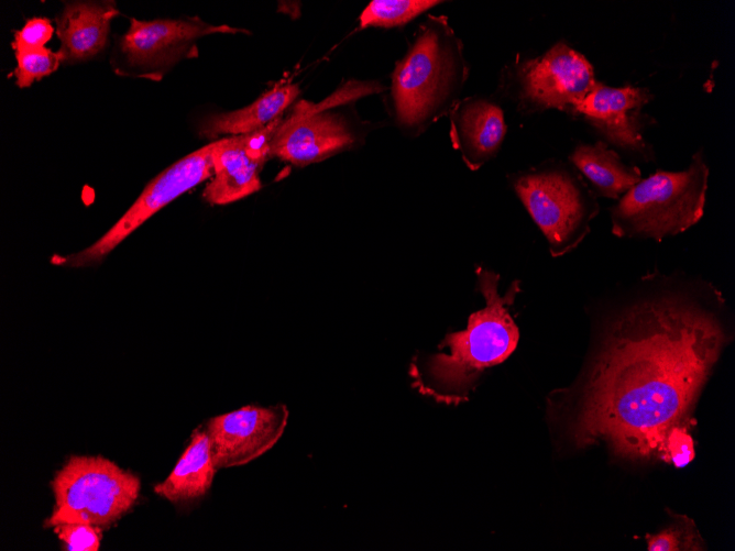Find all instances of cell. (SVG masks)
Returning a JSON list of instances; mask_svg holds the SVG:
<instances>
[{
    "label": "cell",
    "instance_id": "cell-7",
    "mask_svg": "<svg viewBox=\"0 0 735 551\" xmlns=\"http://www.w3.org/2000/svg\"><path fill=\"white\" fill-rule=\"evenodd\" d=\"M249 33L198 18L139 20L132 18L118 37L111 65L116 74L158 81L179 60L197 55L196 42L210 34Z\"/></svg>",
    "mask_w": 735,
    "mask_h": 551
},
{
    "label": "cell",
    "instance_id": "cell-19",
    "mask_svg": "<svg viewBox=\"0 0 735 551\" xmlns=\"http://www.w3.org/2000/svg\"><path fill=\"white\" fill-rule=\"evenodd\" d=\"M439 3L436 0H374L361 13L360 27L404 25Z\"/></svg>",
    "mask_w": 735,
    "mask_h": 551
},
{
    "label": "cell",
    "instance_id": "cell-12",
    "mask_svg": "<svg viewBox=\"0 0 735 551\" xmlns=\"http://www.w3.org/2000/svg\"><path fill=\"white\" fill-rule=\"evenodd\" d=\"M281 120L252 133L212 142L213 175L202 191L207 202L227 205L260 190V173L271 156V139Z\"/></svg>",
    "mask_w": 735,
    "mask_h": 551
},
{
    "label": "cell",
    "instance_id": "cell-14",
    "mask_svg": "<svg viewBox=\"0 0 735 551\" xmlns=\"http://www.w3.org/2000/svg\"><path fill=\"white\" fill-rule=\"evenodd\" d=\"M502 108L485 98H468L450 112V139L471 170H478L500 150L506 134Z\"/></svg>",
    "mask_w": 735,
    "mask_h": 551
},
{
    "label": "cell",
    "instance_id": "cell-24",
    "mask_svg": "<svg viewBox=\"0 0 735 551\" xmlns=\"http://www.w3.org/2000/svg\"><path fill=\"white\" fill-rule=\"evenodd\" d=\"M694 456V443L687 426L679 425L670 428L665 438L663 461L672 463L677 467H683Z\"/></svg>",
    "mask_w": 735,
    "mask_h": 551
},
{
    "label": "cell",
    "instance_id": "cell-9",
    "mask_svg": "<svg viewBox=\"0 0 735 551\" xmlns=\"http://www.w3.org/2000/svg\"><path fill=\"white\" fill-rule=\"evenodd\" d=\"M366 90L369 88L360 85L350 86L320 104L300 101L275 129L271 139V156L303 166L350 147L355 137L349 124L342 115L328 112L325 108L341 103L352 96H362Z\"/></svg>",
    "mask_w": 735,
    "mask_h": 551
},
{
    "label": "cell",
    "instance_id": "cell-11",
    "mask_svg": "<svg viewBox=\"0 0 735 551\" xmlns=\"http://www.w3.org/2000/svg\"><path fill=\"white\" fill-rule=\"evenodd\" d=\"M285 405L245 406L207 422L218 470L244 465L263 455L281 439L288 421Z\"/></svg>",
    "mask_w": 735,
    "mask_h": 551
},
{
    "label": "cell",
    "instance_id": "cell-5",
    "mask_svg": "<svg viewBox=\"0 0 735 551\" xmlns=\"http://www.w3.org/2000/svg\"><path fill=\"white\" fill-rule=\"evenodd\" d=\"M51 487L55 506L45 527L84 522L103 529L135 505L141 482L101 455H70L55 473Z\"/></svg>",
    "mask_w": 735,
    "mask_h": 551
},
{
    "label": "cell",
    "instance_id": "cell-2",
    "mask_svg": "<svg viewBox=\"0 0 735 551\" xmlns=\"http://www.w3.org/2000/svg\"><path fill=\"white\" fill-rule=\"evenodd\" d=\"M476 275L485 307L470 316L465 330L446 335L442 345L449 348V353L421 356L410 365L414 386L445 404L465 400L483 372L507 360L519 340L518 327L509 312L519 282L514 280L501 295L500 275L482 267Z\"/></svg>",
    "mask_w": 735,
    "mask_h": 551
},
{
    "label": "cell",
    "instance_id": "cell-1",
    "mask_svg": "<svg viewBox=\"0 0 735 551\" xmlns=\"http://www.w3.org/2000/svg\"><path fill=\"white\" fill-rule=\"evenodd\" d=\"M603 327L580 378L553 392L578 448L605 442L633 460L665 456L670 428L685 425L729 341L724 299L709 280L647 273Z\"/></svg>",
    "mask_w": 735,
    "mask_h": 551
},
{
    "label": "cell",
    "instance_id": "cell-4",
    "mask_svg": "<svg viewBox=\"0 0 735 551\" xmlns=\"http://www.w3.org/2000/svg\"><path fill=\"white\" fill-rule=\"evenodd\" d=\"M709 173L699 151L683 170L640 179L611 209L612 233L660 242L684 232L703 217Z\"/></svg>",
    "mask_w": 735,
    "mask_h": 551
},
{
    "label": "cell",
    "instance_id": "cell-8",
    "mask_svg": "<svg viewBox=\"0 0 735 551\" xmlns=\"http://www.w3.org/2000/svg\"><path fill=\"white\" fill-rule=\"evenodd\" d=\"M212 143L178 159L143 189L123 216L86 249L53 261L68 267H87L100 263L153 214L174 199L213 175Z\"/></svg>",
    "mask_w": 735,
    "mask_h": 551
},
{
    "label": "cell",
    "instance_id": "cell-10",
    "mask_svg": "<svg viewBox=\"0 0 735 551\" xmlns=\"http://www.w3.org/2000/svg\"><path fill=\"white\" fill-rule=\"evenodd\" d=\"M517 76L519 100L531 110L572 112L596 84L589 60L562 42L523 63Z\"/></svg>",
    "mask_w": 735,
    "mask_h": 551
},
{
    "label": "cell",
    "instance_id": "cell-23",
    "mask_svg": "<svg viewBox=\"0 0 735 551\" xmlns=\"http://www.w3.org/2000/svg\"><path fill=\"white\" fill-rule=\"evenodd\" d=\"M54 31L55 27L47 18L29 19L20 30L14 31L11 47L14 52L45 47Z\"/></svg>",
    "mask_w": 735,
    "mask_h": 551
},
{
    "label": "cell",
    "instance_id": "cell-21",
    "mask_svg": "<svg viewBox=\"0 0 735 551\" xmlns=\"http://www.w3.org/2000/svg\"><path fill=\"white\" fill-rule=\"evenodd\" d=\"M671 525L656 535H647V550L649 551H679L703 550L702 539L696 532L694 524L687 517Z\"/></svg>",
    "mask_w": 735,
    "mask_h": 551
},
{
    "label": "cell",
    "instance_id": "cell-15",
    "mask_svg": "<svg viewBox=\"0 0 735 551\" xmlns=\"http://www.w3.org/2000/svg\"><path fill=\"white\" fill-rule=\"evenodd\" d=\"M114 1H72L56 16L57 51L62 65L92 59L108 43L111 21L119 15Z\"/></svg>",
    "mask_w": 735,
    "mask_h": 551
},
{
    "label": "cell",
    "instance_id": "cell-6",
    "mask_svg": "<svg viewBox=\"0 0 735 551\" xmlns=\"http://www.w3.org/2000/svg\"><path fill=\"white\" fill-rule=\"evenodd\" d=\"M513 187L556 257L582 242L590 232V222L599 212L594 194L564 168L519 175L513 180Z\"/></svg>",
    "mask_w": 735,
    "mask_h": 551
},
{
    "label": "cell",
    "instance_id": "cell-16",
    "mask_svg": "<svg viewBox=\"0 0 735 551\" xmlns=\"http://www.w3.org/2000/svg\"><path fill=\"white\" fill-rule=\"evenodd\" d=\"M217 471L207 430L197 428L169 475L154 486V492L173 504H189L208 493Z\"/></svg>",
    "mask_w": 735,
    "mask_h": 551
},
{
    "label": "cell",
    "instance_id": "cell-3",
    "mask_svg": "<svg viewBox=\"0 0 735 551\" xmlns=\"http://www.w3.org/2000/svg\"><path fill=\"white\" fill-rule=\"evenodd\" d=\"M469 67L445 16H429L392 75L398 123L424 131L457 106Z\"/></svg>",
    "mask_w": 735,
    "mask_h": 551
},
{
    "label": "cell",
    "instance_id": "cell-22",
    "mask_svg": "<svg viewBox=\"0 0 735 551\" xmlns=\"http://www.w3.org/2000/svg\"><path fill=\"white\" fill-rule=\"evenodd\" d=\"M58 539L69 551H97L102 528L84 522H63L53 527Z\"/></svg>",
    "mask_w": 735,
    "mask_h": 551
},
{
    "label": "cell",
    "instance_id": "cell-17",
    "mask_svg": "<svg viewBox=\"0 0 735 551\" xmlns=\"http://www.w3.org/2000/svg\"><path fill=\"white\" fill-rule=\"evenodd\" d=\"M298 93L296 84L277 82L244 108L208 117L201 123L199 134L213 139L218 135L232 136L259 131L281 118Z\"/></svg>",
    "mask_w": 735,
    "mask_h": 551
},
{
    "label": "cell",
    "instance_id": "cell-18",
    "mask_svg": "<svg viewBox=\"0 0 735 551\" xmlns=\"http://www.w3.org/2000/svg\"><path fill=\"white\" fill-rule=\"evenodd\" d=\"M600 196L617 199L641 179L637 166L626 165L603 142L580 144L569 156Z\"/></svg>",
    "mask_w": 735,
    "mask_h": 551
},
{
    "label": "cell",
    "instance_id": "cell-13",
    "mask_svg": "<svg viewBox=\"0 0 735 551\" xmlns=\"http://www.w3.org/2000/svg\"><path fill=\"white\" fill-rule=\"evenodd\" d=\"M649 99L645 88H613L596 81L572 113L582 114L608 142L648 159L651 152L643 139L641 109Z\"/></svg>",
    "mask_w": 735,
    "mask_h": 551
},
{
    "label": "cell",
    "instance_id": "cell-20",
    "mask_svg": "<svg viewBox=\"0 0 735 551\" xmlns=\"http://www.w3.org/2000/svg\"><path fill=\"white\" fill-rule=\"evenodd\" d=\"M17 66L13 70L15 85L28 88L34 81L53 74L62 65L57 52L47 47L14 52Z\"/></svg>",
    "mask_w": 735,
    "mask_h": 551
}]
</instances>
